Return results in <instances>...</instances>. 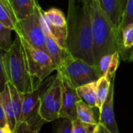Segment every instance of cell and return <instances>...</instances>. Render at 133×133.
<instances>
[{
  "label": "cell",
  "instance_id": "1",
  "mask_svg": "<svg viewBox=\"0 0 133 133\" xmlns=\"http://www.w3.org/2000/svg\"><path fill=\"white\" fill-rule=\"evenodd\" d=\"M79 4L69 0L66 49L73 57L95 66L90 3L82 4V6Z\"/></svg>",
  "mask_w": 133,
  "mask_h": 133
},
{
  "label": "cell",
  "instance_id": "2",
  "mask_svg": "<svg viewBox=\"0 0 133 133\" xmlns=\"http://www.w3.org/2000/svg\"><path fill=\"white\" fill-rule=\"evenodd\" d=\"M94 40V55L95 66L100 59L110 54L123 51L122 33L108 18L101 9L98 0L90 2Z\"/></svg>",
  "mask_w": 133,
  "mask_h": 133
},
{
  "label": "cell",
  "instance_id": "3",
  "mask_svg": "<svg viewBox=\"0 0 133 133\" xmlns=\"http://www.w3.org/2000/svg\"><path fill=\"white\" fill-rule=\"evenodd\" d=\"M1 72L20 94L37 89L34 85V78L28 72L21 41L17 34L12 48L2 54Z\"/></svg>",
  "mask_w": 133,
  "mask_h": 133
},
{
  "label": "cell",
  "instance_id": "4",
  "mask_svg": "<svg viewBox=\"0 0 133 133\" xmlns=\"http://www.w3.org/2000/svg\"><path fill=\"white\" fill-rule=\"evenodd\" d=\"M57 72L68 78L76 88L97 81L101 77L96 66L73 57L69 52L58 67Z\"/></svg>",
  "mask_w": 133,
  "mask_h": 133
},
{
  "label": "cell",
  "instance_id": "5",
  "mask_svg": "<svg viewBox=\"0 0 133 133\" xmlns=\"http://www.w3.org/2000/svg\"><path fill=\"white\" fill-rule=\"evenodd\" d=\"M19 38L28 72L33 78L37 79L41 83L53 71H57V66L48 53L34 48L23 38L20 37Z\"/></svg>",
  "mask_w": 133,
  "mask_h": 133
},
{
  "label": "cell",
  "instance_id": "6",
  "mask_svg": "<svg viewBox=\"0 0 133 133\" xmlns=\"http://www.w3.org/2000/svg\"><path fill=\"white\" fill-rule=\"evenodd\" d=\"M62 105V88L61 76L58 72L51 83L41 94L40 113L46 122H54L59 118Z\"/></svg>",
  "mask_w": 133,
  "mask_h": 133
},
{
  "label": "cell",
  "instance_id": "7",
  "mask_svg": "<svg viewBox=\"0 0 133 133\" xmlns=\"http://www.w3.org/2000/svg\"><path fill=\"white\" fill-rule=\"evenodd\" d=\"M16 33L36 48L48 54L46 39L41 21V7L38 5L35 12L28 17L18 21ZM49 55V54H48ZM51 57V56H50Z\"/></svg>",
  "mask_w": 133,
  "mask_h": 133
},
{
  "label": "cell",
  "instance_id": "8",
  "mask_svg": "<svg viewBox=\"0 0 133 133\" xmlns=\"http://www.w3.org/2000/svg\"><path fill=\"white\" fill-rule=\"evenodd\" d=\"M21 95L22 111L19 123H22L29 128L40 131L41 126L46 123V122L42 118L40 113L41 91L39 88L30 92L21 94Z\"/></svg>",
  "mask_w": 133,
  "mask_h": 133
},
{
  "label": "cell",
  "instance_id": "9",
  "mask_svg": "<svg viewBox=\"0 0 133 133\" xmlns=\"http://www.w3.org/2000/svg\"><path fill=\"white\" fill-rule=\"evenodd\" d=\"M59 73V72H58ZM62 79V105L59 114V118H68L72 122L77 119V103L81 101L76 87L65 76L59 73Z\"/></svg>",
  "mask_w": 133,
  "mask_h": 133
},
{
  "label": "cell",
  "instance_id": "10",
  "mask_svg": "<svg viewBox=\"0 0 133 133\" xmlns=\"http://www.w3.org/2000/svg\"><path fill=\"white\" fill-rule=\"evenodd\" d=\"M44 16L48 23V27L57 40L59 45L66 49V41L68 35V23L63 12L56 8H51L44 11Z\"/></svg>",
  "mask_w": 133,
  "mask_h": 133
},
{
  "label": "cell",
  "instance_id": "11",
  "mask_svg": "<svg viewBox=\"0 0 133 133\" xmlns=\"http://www.w3.org/2000/svg\"><path fill=\"white\" fill-rule=\"evenodd\" d=\"M114 80L115 77L111 79V86L109 94L100 111L98 124L106 129L110 133H120L114 112Z\"/></svg>",
  "mask_w": 133,
  "mask_h": 133
},
{
  "label": "cell",
  "instance_id": "12",
  "mask_svg": "<svg viewBox=\"0 0 133 133\" xmlns=\"http://www.w3.org/2000/svg\"><path fill=\"white\" fill-rule=\"evenodd\" d=\"M41 21L43 30H44V33L45 34L46 46L48 48V54L52 58L53 62H55L58 69V67L61 65L63 59L69 54V51L67 50L63 49L59 45L57 40L55 38V37L51 34L48 27V23L45 19V17L44 16V10L41 8Z\"/></svg>",
  "mask_w": 133,
  "mask_h": 133
},
{
  "label": "cell",
  "instance_id": "13",
  "mask_svg": "<svg viewBox=\"0 0 133 133\" xmlns=\"http://www.w3.org/2000/svg\"><path fill=\"white\" fill-rule=\"evenodd\" d=\"M100 6L108 18L117 27L120 28L123 13V0H98Z\"/></svg>",
  "mask_w": 133,
  "mask_h": 133
},
{
  "label": "cell",
  "instance_id": "14",
  "mask_svg": "<svg viewBox=\"0 0 133 133\" xmlns=\"http://www.w3.org/2000/svg\"><path fill=\"white\" fill-rule=\"evenodd\" d=\"M0 107H2V109L4 110L7 120H8L9 125L10 126L11 129L13 132L16 127L17 122H16V115L14 112L13 106L12 104L9 88L7 83L5 86L4 87L3 90L0 93Z\"/></svg>",
  "mask_w": 133,
  "mask_h": 133
},
{
  "label": "cell",
  "instance_id": "15",
  "mask_svg": "<svg viewBox=\"0 0 133 133\" xmlns=\"http://www.w3.org/2000/svg\"><path fill=\"white\" fill-rule=\"evenodd\" d=\"M18 21L32 15L39 5L37 0H9Z\"/></svg>",
  "mask_w": 133,
  "mask_h": 133
},
{
  "label": "cell",
  "instance_id": "16",
  "mask_svg": "<svg viewBox=\"0 0 133 133\" xmlns=\"http://www.w3.org/2000/svg\"><path fill=\"white\" fill-rule=\"evenodd\" d=\"M18 19L9 0H0V24L16 30Z\"/></svg>",
  "mask_w": 133,
  "mask_h": 133
},
{
  "label": "cell",
  "instance_id": "17",
  "mask_svg": "<svg viewBox=\"0 0 133 133\" xmlns=\"http://www.w3.org/2000/svg\"><path fill=\"white\" fill-rule=\"evenodd\" d=\"M97 81L91 82L76 88L79 98L92 108H97Z\"/></svg>",
  "mask_w": 133,
  "mask_h": 133
},
{
  "label": "cell",
  "instance_id": "18",
  "mask_svg": "<svg viewBox=\"0 0 133 133\" xmlns=\"http://www.w3.org/2000/svg\"><path fill=\"white\" fill-rule=\"evenodd\" d=\"M111 86V80L106 76H101L97 81V108L101 111L104 101H106Z\"/></svg>",
  "mask_w": 133,
  "mask_h": 133
},
{
  "label": "cell",
  "instance_id": "19",
  "mask_svg": "<svg viewBox=\"0 0 133 133\" xmlns=\"http://www.w3.org/2000/svg\"><path fill=\"white\" fill-rule=\"evenodd\" d=\"M77 119L81 121L83 123L88 125H98V122L95 119L93 108L87 104L83 101H79L77 103Z\"/></svg>",
  "mask_w": 133,
  "mask_h": 133
},
{
  "label": "cell",
  "instance_id": "20",
  "mask_svg": "<svg viewBox=\"0 0 133 133\" xmlns=\"http://www.w3.org/2000/svg\"><path fill=\"white\" fill-rule=\"evenodd\" d=\"M7 83L10 91L11 100H12V104L13 106L15 115L16 118V122L18 124L20 121L21 111H22V95L11 83L7 82Z\"/></svg>",
  "mask_w": 133,
  "mask_h": 133
},
{
  "label": "cell",
  "instance_id": "21",
  "mask_svg": "<svg viewBox=\"0 0 133 133\" xmlns=\"http://www.w3.org/2000/svg\"><path fill=\"white\" fill-rule=\"evenodd\" d=\"M12 31V30L0 24V48L5 52L8 51L13 44L11 38Z\"/></svg>",
  "mask_w": 133,
  "mask_h": 133
},
{
  "label": "cell",
  "instance_id": "22",
  "mask_svg": "<svg viewBox=\"0 0 133 133\" xmlns=\"http://www.w3.org/2000/svg\"><path fill=\"white\" fill-rule=\"evenodd\" d=\"M122 41L123 51L121 56L125 49H131L133 47V23L129 24L123 29L122 32Z\"/></svg>",
  "mask_w": 133,
  "mask_h": 133
},
{
  "label": "cell",
  "instance_id": "23",
  "mask_svg": "<svg viewBox=\"0 0 133 133\" xmlns=\"http://www.w3.org/2000/svg\"><path fill=\"white\" fill-rule=\"evenodd\" d=\"M133 23V0H128L126 6L123 13L122 21L119 28L120 32L122 33L123 29L130 23Z\"/></svg>",
  "mask_w": 133,
  "mask_h": 133
},
{
  "label": "cell",
  "instance_id": "24",
  "mask_svg": "<svg viewBox=\"0 0 133 133\" xmlns=\"http://www.w3.org/2000/svg\"><path fill=\"white\" fill-rule=\"evenodd\" d=\"M97 125H88L82 122L79 119H76L72 122V133H92L96 129Z\"/></svg>",
  "mask_w": 133,
  "mask_h": 133
},
{
  "label": "cell",
  "instance_id": "25",
  "mask_svg": "<svg viewBox=\"0 0 133 133\" xmlns=\"http://www.w3.org/2000/svg\"><path fill=\"white\" fill-rule=\"evenodd\" d=\"M112 58H113V54L106 55L103 56L98 62V63L97 65V69L101 77L104 76L107 74V72L111 65Z\"/></svg>",
  "mask_w": 133,
  "mask_h": 133
},
{
  "label": "cell",
  "instance_id": "26",
  "mask_svg": "<svg viewBox=\"0 0 133 133\" xmlns=\"http://www.w3.org/2000/svg\"><path fill=\"white\" fill-rule=\"evenodd\" d=\"M120 53L119 52H115L113 54V58H112V60H111V65L109 66V69L107 72V74L104 76H106L107 78H108L110 80L112 79L113 77H115V72L119 65V59H120Z\"/></svg>",
  "mask_w": 133,
  "mask_h": 133
},
{
  "label": "cell",
  "instance_id": "27",
  "mask_svg": "<svg viewBox=\"0 0 133 133\" xmlns=\"http://www.w3.org/2000/svg\"><path fill=\"white\" fill-rule=\"evenodd\" d=\"M56 133H72V122L68 118H61L57 122Z\"/></svg>",
  "mask_w": 133,
  "mask_h": 133
},
{
  "label": "cell",
  "instance_id": "28",
  "mask_svg": "<svg viewBox=\"0 0 133 133\" xmlns=\"http://www.w3.org/2000/svg\"><path fill=\"white\" fill-rule=\"evenodd\" d=\"M39 132L40 131L29 128L22 123H19L16 125V127L12 133H39Z\"/></svg>",
  "mask_w": 133,
  "mask_h": 133
},
{
  "label": "cell",
  "instance_id": "29",
  "mask_svg": "<svg viewBox=\"0 0 133 133\" xmlns=\"http://www.w3.org/2000/svg\"><path fill=\"white\" fill-rule=\"evenodd\" d=\"M12 130L11 129L10 126L9 125L4 126V127H1L0 128V133H12Z\"/></svg>",
  "mask_w": 133,
  "mask_h": 133
},
{
  "label": "cell",
  "instance_id": "30",
  "mask_svg": "<svg viewBox=\"0 0 133 133\" xmlns=\"http://www.w3.org/2000/svg\"><path fill=\"white\" fill-rule=\"evenodd\" d=\"M125 60H129V61H130V62H133V47L131 48L130 52H129V54L127 55Z\"/></svg>",
  "mask_w": 133,
  "mask_h": 133
},
{
  "label": "cell",
  "instance_id": "31",
  "mask_svg": "<svg viewBox=\"0 0 133 133\" xmlns=\"http://www.w3.org/2000/svg\"><path fill=\"white\" fill-rule=\"evenodd\" d=\"M97 133H110L106 129H104L103 126H101V125H100V128H99V131H98V132Z\"/></svg>",
  "mask_w": 133,
  "mask_h": 133
},
{
  "label": "cell",
  "instance_id": "32",
  "mask_svg": "<svg viewBox=\"0 0 133 133\" xmlns=\"http://www.w3.org/2000/svg\"><path fill=\"white\" fill-rule=\"evenodd\" d=\"M77 2H79V3H82V4H88L90 3L92 0H74Z\"/></svg>",
  "mask_w": 133,
  "mask_h": 133
},
{
  "label": "cell",
  "instance_id": "33",
  "mask_svg": "<svg viewBox=\"0 0 133 133\" xmlns=\"http://www.w3.org/2000/svg\"><path fill=\"white\" fill-rule=\"evenodd\" d=\"M127 1H128V0H123V4H124V11H125V6H126V3H127Z\"/></svg>",
  "mask_w": 133,
  "mask_h": 133
}]
</instances>
